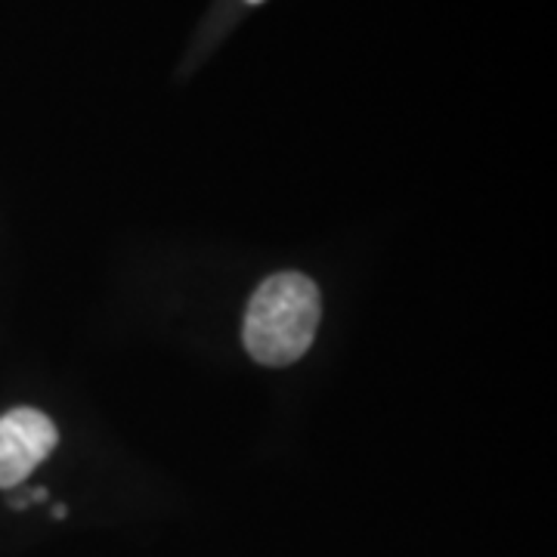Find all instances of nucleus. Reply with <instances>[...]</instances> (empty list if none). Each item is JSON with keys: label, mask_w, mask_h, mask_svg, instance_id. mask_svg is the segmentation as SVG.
<instances>
[{"label": "nucleus", "mask_w": 557, "mask_h": 557, "mask_svg": "<svg viewBox=\"0 0 557 557\" xmlns=\"http://www.w3.org/2000/svg\"><path fill=\"white\" fill-rule=\"evenodd\" d=\"M319 317L322 298L313 278L304 273H276L263 278L245 310V350L263 366H292L310 350Z\"/></svg>", "instance_id": "nucleus-1"}, {"label": "nucleus", "mask_w": 557, "mask_h": 557, "mask_svg": "<svg viewBox=\"0 0 557 557\" xmlns=\"http://www.w3.org/2000/svg\"><path fill=\"white\" fill-rule=\"evenodd\" d=\"M57 424L38 409L22 406L0 416V490L20 486L57 449Z\"/></svg>", "instance_id": "nucleus-2"}, {"label": "nucleus", "mask_w": 557, "mask_h": 557, "mask_svg": "<svg viewBox=\"0 0 557 557\" xmlns=\"http://www.w3.org/2000/svg\"><path fill=\"white\" fill-rule=\"evenodd\" d=\"M251 3H260V0H251Z\"/></svg>", "instance_id": "nucleus-3"}]
</instances>
